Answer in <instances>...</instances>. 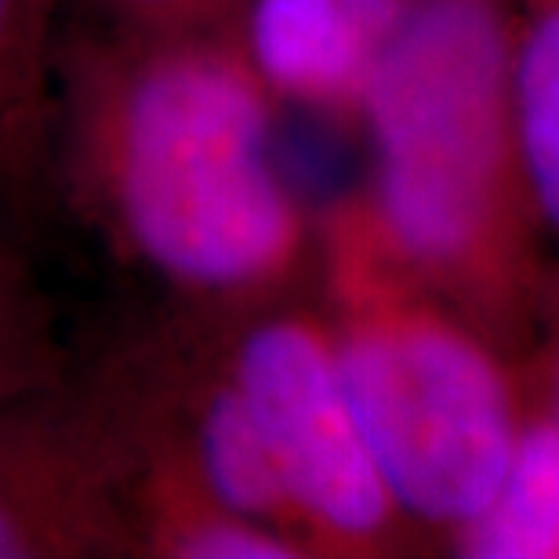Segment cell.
<instances>
[{"label": "cell", "mask_w": 559, "mask_h": 559, "mask_svg": "<svg viewBox=\"0 0 559 559\" xmlns=\"http://www.w3.org/2000/svg\"><path fill=\"white\" fill-rule=\"evenodd\" d=\"M404 8L407 0H248L237 37L280 106L356 120Z\"/></svg>", "instance_id": "6"}, {"label": "cell", "mask_w": 559, "mask_h": 559, "mask_svg": "<svg viewBox=\"0 0 559 559\" xmlns=\"http://www.w3.org/2000/svg\"><path fill=\"white\" fill-rule=\"evenodd\" d=\"M280 103L237 29L106 33L62 22L48 207L153 306L237 309L295 295L317 237L276 153Z\"/></svg>", "instance_id": "1"}, {"label": "cell", "mask_w": 559, "mask_h": 559, "mask_svg": "<svg viewBox=\"0 0 559 559\" xmlns=\"http://www.w3.org/2000/svg\"><path fill=\"white\" fill-rule=\"evenodd\" d=\"M447 545L468 559H559V421L538 396L490 498Z\"/></svg>", "instance_id": "9"}, {"label": "cell", "mask_w": 559, "mask_h": 559, "mask_svg": "<svg viewBox=\"0 0 559 559\" xmlns=\"http://www.w3.org/2000/svg\"><path fill=\"white\" fill-rule=\"evenodd\" d=\"M135 440L139 559H306L295 538L222 506L178 457L142 440L139 429Z\"/></svg>", "instance_id": "8"}, {"label": "cell", "mask_w": 559, "mask_h": 559, "mask_svg": "<svg viewBox=\"0 0 559 559\" xmlns=\"http://www.w3.org/2000/svg\"><path fill=\"white\" fill-rule=\"evenodd\" d=\"M193 312L248 407L309 556H393L418 542L356 421L320 301L312 306L295 290Z\"/></svg>", "instance_id": "4"}, {"label": "cell", "mask_w": 559, "mask_h": 559, "mask_svg": "<svg viewBox=\"0 0 559 559\" xmlns=\"http://www.w3.org/2000/svg\"><path fill=\"white\" fill-rule=\"evenodd\" d=\"M320 306L371 457L415 538H451L509 465L523 389L495 334L389 259L356 197L320 222Z\"/></svg>", "instance_id": "3"}, {"label": "cell", "mask_w": 559, "mask_h": 559, "mask_svg": "<svg viewBox=\"0 0 559 559\" xmlns=\"http://www.w3.org/2000/svg\"><path fill=\"white\" fill-rule=\"evenodd\" d=\"M512 139L534 229L559 248V0L512 11Z\"/></svg>", "instance_id": "10"}, {"label": "cell", "mask_w": 559, "mask_h": 559, "mask_svg": "<svg viewBox=\"0 0 559 559\" xmlns=\"http://www.w3.org/2000/svg\"><path fill=\"white\" fill-rule=\"evenodd\" d=\"M248 0H62V22L106 33H207L237 29Z\"/></svg>", "instance_id": "12"}, {"label": "cell", "mask_w": 559, "mask_h": 559, "mask_svg": "<svg viewBox=\"0 0 559 559\" xmlns=\"http://www.w3.org/2000/svg\"><path fill=\"white\" fill-rule=\"evenodd\" d=\"M76 360L29 259V233L0 215V404L62 382Z\"/></svg>", "instance_id": "11"}, {"label": "cell", "mask_w": 559, "mask_h": 559, "mask_svg": "<svg viewBox=\"0 0 559 559\" xmlns=\"http://www.w3.org/2000/svg\"><path fill=\"white\" fill-rule=\"evenodd\" d=\"M516 0H407L353 124L367 226L400 270L498 338L531 312L538 229L512 139Z\"/></svg>", "instance_id": "2"}, {"label": "cell", "mask_w": 559, "mask_h": 559, "mask_svg": "<svg viewBox=\"0 0 559 559\" xmlns=\"http://www.w3.org/2000/svg\"><path fill=\"white\" fill-rule=\"evenodd\" d=\"M135 476V425L92 356L0 404V559H139Z\"/></svg>", "instance_id": "5"}, {"label": "cell", "mask_w": 559, "mask_h": 559, "mask_svg": "<svg viewBox=\"0 0 559 559\" xmlns=\"http://www.w3.org/2000/svg\"><path fill=\"white\" fill-rule=\"evenodd\" d=\"M62 0H0V215L33 237L51 215L55 51Z\"/></svg>", "instance_id": "7"}]
</instances>
